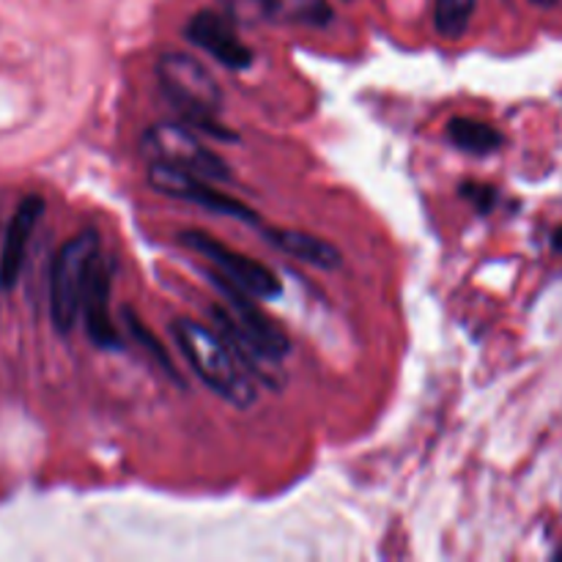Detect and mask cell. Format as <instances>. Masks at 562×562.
<instances>
[{"label": "cell", "mask_w": 562, "mask_h": 562, "mask_svg": "<svg viewBox=\"0 0 562 562\" xmlns=\"http://www.w3.org/2000/svg\"><path fill=\"white\" fill-rule=\"evenodd\" d=\"M110 289H113V274H110L104 256H99L91 269V278H88L80 313L86 318L88 338L99 349H121V335L110 322Z\"/></svg>", "instance_id": "9"}, {"label": "cell", "mask_w": 562, "mask_h": 562, "mask_svg": "<svg viewBox=\"0 0 562 562\" xmlns=\"http://www.w3.org/2000/svg\"><path fill=\"white\" fill-rule=\"evenodd\" d=\"M181 245H187L190 250H195L198 256L206 258L217 272H223L225 278L234 280L236 285L250 291L256 300H274V296H280V291H283L278 274H274L267 263L256 261V258L245 256V252L231 250L228 245H223V241L214 239V236L203 234V231H184V234H181Z\"/></svg>", "instance_id": "6"}, {"label": "cell", "mask_w": 562, "mask_h": 562, "mask_svg": "<svg viewBox=\"0 0 562 562\" xmlns=\"http://www.w3.org/2000/svg\"><path fill=\"white\" fill-rule=\"evenodd\" d=\"M267 239L280 252L291 256L294 261L307 263V267L338 269L344 263V256H340L338 247L313 234H302V231H267Z\"/></svg>", "instance_id": "11"}, {"label": "cell", "mask_w": 562, "mask_h": 562, "mask_svg": "<svg viewBox=\"0 0 562 562\" xmlns=\"http://www.w3.org/2000/svg\"><path fill=\"white\" fill-rule=\"evenodd\" d=\"M532 3L543 5V9H549V5H554V3H558V0H532Z\"/></svg>", "instance_id": "19"}, {"label": "cell", "mask_w": 562, "mask_h": 562, "mask_svg": "<svg viewBox=\"0 0 562 562\" xmlns=\"http://www.w3.org/2000/svg\"><path fill=\"white\" fill-rule=\"evenodd\" d=\"M143 154L151 162L170 165V168L201 176L206 181L234 179L228 162L209 146H203L201 137H195L190 126L176 124V121H162V124L148 126L146 135H143Z\"/></svg>", "instance_id": "5"}, {"label": "cell", "mask_w": 562, "mask_h": 562, "mask_svg": "<svg viewBox=\"0 0 562 562\" xmlns=\"http://www.w3.org/2000/svg\"><path fill=\"white\" fill-rule=\"evenodd\" d=\"M554 250L562 252V228L554 231Z\"/></svg>", "instance_id": "18"}, {"label": "cell", "mask_w": 562, "mask_h": 562, "mask_svg": "<svg viewBox=\"0 0 562 562\" xmlns=\"http://www.w3.org/2000/svg\"><path fill=\"white\" fill-rule=\"evenodd\" d=\"M170 333H173V340L184 360L190 362L192 371L212 393H217L236 409H250L256 404L258 390L252 382V373L236 360V355L217 329H209L203 324L190 322V318H179V322H173Z\"/></svg>", "instance_id": "2"}, {"label": "cell", "mask_w": 562, "mask_h": 562, "mask_svg": "<svg viewBox=\"0 0 562 562\" xmlns=\"http://www.w3.org/2000/svg\"><path fill=\"white\" fill-rule=\"evenodd\" d=\"M333 11L324 0H274V22L291 25H327Z\"/></svg>", "instance_id": "14"}, {"label": "cell", "mask_w": 562, "mask_h": 562, "mask_svg": "<svg viewBox=\"0 0 562 562\" xmlns=\"http://www.w3.org/2000/svg\"><path fill=\"white\" fill-rule=\"evenodd\" d=\"M148 184L157 192H162V195L195 203V206L206 209L212 214L245 220V223H258V214L252 209H247L241 201H236V198L225 195L220 190H212L206 184V179H201V176L184 173V170H176L170 165L151 162V168H148Z\"/></svg>", "instance_id": "7"}, {"label": "cell", "mask_w": 562, "mask_h": 562, "mask_svg": "<svg viewBox=\"0 0 562 562\" xmlns=\"http://www.w3.org/2000/svg\"><path fill=\"white\" fill-rule=\"evenodd\" d=\"M461 192H464V198H470V201L475 203V209H481V212H488L494 198H497V192L486 184H464L461 187Z\"/></svg>", "instance_id": "17"}, {"label": "cell", "mask_w": 562, "mask_h": 562, "mask_svg": "<svg viewBox=\"0 0 562 562\" xmlns=\"http://www.w3.org/2000/svg\"><path fill=\"white\" fill-rule=\"evenodd\" d=\"M187 38L203 53L212 55L225 69H247L252 66V49L236 33V22L225 11H198L184 27Z\"/></svg>", "instance_id": "8"}, {"label": "cell", "mask_w": 562, "mask_h": 562, "mask_svg": "<svg viewBox=\"0 0 562 562\" xmlns=\"http://www.w3.org/2000/svg\"><path fill=\"white\" fill-rule=\"evenodd\" d=\"M157 80L168 102L184 115L187 124L209 132L212 137L236 140L234 132L220 124L223 88L201 60L184 53H165L157 64Z\"/></svg>", "instance_id": "3"}, {"label": "cell", "mask_w": 562, "mask_h": 562, "mask_svg": "<svg viewBox=\"0 0 562 562\" xmlns=\"http://www.w3.org/2000/svg\"><path fill=\"white\" fill-rule=\"evenodd\" d=\"M124 318H126V329L132 333V338L140 340L143 349H146L148 355H154V360L159 362V368H165V373H168V376H176V368L170 366V357H168V351H165V346H159V340L154 338L146 327H143L140 318H137L130 307H124Z\"/></svg>", "instance_id": "16"}, {"label": "cell", "mask_w": 562, "mask_h": 562, "mask_svg": "<svg viewBox=\"0 0 562 562\" xmlns=\"http://www.w3.org/2000/svg\"><path fill=\"white\" fill-rule=\"evenodd\" d=\"M102 256L99 236L93 231H82L75 239L66 241L53 261L49 272V316L58 333H71L82 313V296H86L88 278Z\"/></svg>", "instance_id": "4"}, {"label": "cell", "mask_w": 562, "mask_h": 562, "mask_svg": "<svg viewBox=\"0 0 562 562\" xmlns=\"http://www.w3.org/2000/svg\"><path fill=\"white\" fill-rule=\"evenodd\" d=\"M206 278L223 296V305L212 307L214 329L225 338L236 360L252 373V379H261L267 384H278L272 376L274 362L289 355V338L283 329L261 311L256 296L225 278L217 269H206Z\"/></svg>", "instance_id": "1"}, {"label": "cell", "mask_w": 562, "mask_h": 562, "mask_svg": "<svg viewBox=\"0 0 562 562\" xmlns=\"http://www.w3.org/2000/svg\"><path fill=\"white\" fill-rule=\"evenodd\" d=\"M448 137L459 151L475 154V157H486L503 148V132L477 119H453L448 124Z\"/></svg>", "instance_id": "12"}, {"label": "cell", "mask_w": 562, "mask_h": 562, "mask_svg": "<svg viewBox=\"0 0 562 562\" xmlns=\"http://www.w3.org/2000/svg\"><path fill=\"white\" fill-rule=\"evenodd\" d=\"M44 214V201L38 195L22 198L16 206L14 217H11L9 228L3 236V250H0V289H14L20 280L22 267H25V252L31 245V236L36 231L38 220Z\"/></svg>", "instance_id": "10"}, {"label": "cell", "mask_w": 562, "mask_h": 562, "mask_svg": "<svg viewBox=\"0 0 562 562\" xmlns=\"http://www.w3.org/2000/svg\"><path fill=\"white\" fill-rule=\"evenodd\" d=\"M477 0H437L434 3V25L445 38H459L470 27Z\"/></svg>", "instance_id": "13"}, {"label": "cell", "mask_w": 562, "mask_h": 562, "mask_svg": "<svg viewBox=\"0 0 562 562\" xmlns=\"http://www.w3.org/2000/svg\"><path fill=\"white\" fill-rule=\"evenodd\" d=\"M217 3L236 25L274 22V0H217Z\"/></svg>", "instance_id": "15"}]
</instances>
